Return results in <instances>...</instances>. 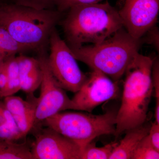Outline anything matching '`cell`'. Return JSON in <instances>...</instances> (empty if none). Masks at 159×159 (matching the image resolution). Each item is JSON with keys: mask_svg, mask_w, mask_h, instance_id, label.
I'll list each match as a JSON object with an SVG mask.
<instances>
[{"mask_svg": "<svg viewBox=\"0 0 159 159\" xmlns=\"http://www.w3.org/2000/svg\"><path fill=\"white\" fill-rule=\"evenodd\" d=\"M142 43V39L132 37L123 27L99 44L70 48L77 60L118 82Z\"/></svg>", "mask_w": 159, "mask_h": 159, "instance_id": "4", "label": "cell"}, {"mask_svg": "<svg viewBox=\"0 0 159 159\" xmlns=\"http://www.w3.org/2000/svg\"><path fill=\"white\" fill-rule=\"evenodd\" d=\"M152 63L151 57L138 53L125 71L122 102L116 118V137L146 121L153 90Z\"/></svg>", "mask_w": 159, "mask_h": 159, "instance_id": "1", "label": "cell"}, {"mask_svg": "<svg viewBox=\"0 0 159 159\" xmlns=\"http://www.w3.org/2000/svg\"><path fill=\"white\" fill-rule=\"evenodd\" d=\"M68 11L62 27L70 48L99 44L123 27L118 10L107 2L76 5Z\"/></svg>", "mask_w": 159, "mask_h": 159, "instance_id": "2", "label": "cell"}, {"mask_svg": "<svg viewBox=\"0 0 159 159\" xmlns=\"http://www.w3.org/2000/svg\"><path fill=\"white\" fill-rule=\"evenodd\" d=\"M29 51L20 44L2 26L0 25V57L6 60Z\"/></svg>", "mask_w": 159, "mask_h": 159, "instance_id": "15", "label": "cell"}, {"mask_svg": "<svg viewBox=\"0 0 159 159\" xmlns=\"http://www.w3.org/2000/svg\"><path fill=\"white\" fill-rule=\"evenodd\" d=\"M5 60L2 58L0 57V71H1V69H2V66L3 63L4 62Z\"/></svg>", "mask_w": 159, "mask_h": 159, "instance_id": "26", "label": "cell"}, {"mask_svg": "<svg viewBox=\"0 0 159 159\" xmlns=\"http://www.w3.org/2000/svg\"><path fill=\"white\" fill-rule=\"evenodd\" d=\"M18 64L20 90L32 94L40 86L42 73L38 58L20 54Z\"/></svg>", "mask_w": 159, "mask_h": 159, "instance_id": "11", "label": "cell"}, {"mask_svg": "<svg viewBox=\"0 0 159 159\" xmlns=\"http://www.w3.org/2000/svg\"><path fill=\"white\" fill-rule=\"evenodd\" d=\"M117 112L95 115L75 112H60L44 120L47 127L74 140L84 148L97 137L114 134Z\"/></svg>", "mask_w": 159, "mask_h": 159, "instance_id": "5", "label": "cell"}, {"mask_svg": "<svg viewBox=\"0 0 159 159\" xmlns=\"http://www.w3.org/2000/svg\"><path fill=\"white\" fill-rule=\"evenodd\" d=\"M48 43V61L51 73L64 89L75 93L85 82L88 75L80 70L70 47L61 39L56 28L51 32Z\"/></svg>", "mask_w": 159, "mask_h": 159, "instance_id": "6", "label": "cell"}, {"mask_svg": "<svg viewBox=\"0 0 159 159\" xmlns=\"http://www.w3.org/2000/svg\"><path fill=\"white\" fill-rule=\"evenodd\" d=\"M152 79V86L155 91V96L156 99V105L155 110L154 116L155 122L159 124V64L157 58L153 60Z\"/></svg>", "mask_w": 159, "mask_h": 159, "instance_id": "20", "label": "cell"}, {"mask_svg": "<svg viewBox=\"0 0 159 159\" xmlns=\"http://www.w3.org/2000/svg\"><path fill=\"white\" fill-rule=\"evenodd\" d=\"M62 12L39 9L14 3L0 5V25L29 50H44Z\"/></svg>", "mask_w": 159, "mask_h": 159, "instance_id": "3", "label": "cell"}, {"mask_svg": "<svg viewBox=\"0 0 159 159\" xmlns=\"http://www.w3.org/2000/svg\"><path fill=\"white\" fill-rule=\"evenodd\" d=\"M18 5L29 6L39 9H55L56 0H12Z\"/></svg>", "mask_w": 159, "mask_h": 159, "instance_id": "21", "label": "cell"}, {"mask_svg": "<svg viewBox=\"0 0 159 159\" xmlns=\"http://www.w3.org/2000/svg\"><path fill=\"white\" fill-rule=\"evenodd\" d=\"M83 149L79 143L49 127L36 136L31 148L33 159H80Z\"/></svg>", "mask_w": 159, "mask_h": 159, "instance_id": "10", "label": "cell"}, {"mask_svg": "<svg viewBox=\"0 0 159 159\" xmlns=\"http://www.w3.org/2000/svg\"><path fill=\"white\" fill-rule=\"evenodd\" d=\"M35 109H32L22 116H12L23 137L29 133L34 125Z\"/></svg>", "mask_w": 159, "mask_h": 159, "instance_id": "19", "label": "cell"}, {"mask_svg": "<svg viewBox=\"0 0 159 159\" xmlns=\"http://www.w3.org/2000/svg\"><path fill=\"white\" fill-rule=\"evenodd\" d=\"M44 50L40 52L38 59L42 73L41 92L37 99L35 109V122H42L55 114L67 110H74L75 107L64 89L54 78L49 68L48 56Z\"/></svg>", "mask_w": 159, "mask_h": 159, "instance_id": "7", "label": "cell"}, {"mask_svg": "<svg viewBox=\"0 0 159 159\" xmlns=\"http://www.w3.org/2000/svg\"><path fill=\"white\" fill-rule=\"evenodd\" d=\"M0 159H33V157L31 148L26 143L0 140Z\"/></svg>", "mask_w": 159, "mask_h": 159, "instance_id": "14", "label": "cell"}, {"mask_svg": "<svg viewBox=\"0 0 159 159\" xmlns=\"http://www.w3.org/2000/svg\"><path fill=\"white\" fill-rule=\"evenodd\" d=\"M132 159H158L159 151L152 143L148 135L139 143L131 157Z\"/></svg>", "mask_w": 159, "mask_h": 159, "instance_id": "18", "label": "cell"}, {"mask_svg": "<svg viewBox=\"0 0 159 159\" xmlns=\"http://www.w3.org/2000/svg\"><path fill=\"white\" fill-rule=\"evenodd\" d=\"M150 126L144 125L126 131L125 136L119 142L109 159H130L140 142L148 134Z\"/></svg>", "mask_w": 159, "mask_h": 159, "instance_id": "12", "label": "cell"}, {"mask_svg": "<svg viewBox=\"0 0 159 159\" xmlns=\"http://www.w3.org/2000/svg\"><path fill=\"white\" fill-rule=\"evenodd\" d=\"M4 62V61L0 71V93L5 88L8 80V75Z\"/></svg>", "mask_w": 159, "mask_h": 159, "instance_id": "25", "label": "cell"}, {"mask_svg": "<svg viewBox=\"0 0 159 159\" xmlns=\"http://www.w3.org/2000/svg\"><path fill=\"white\" fill-rule=\"evenodd\" d=\"M146 33H147V37L146 38L147 42L153 45L158 51L159 33L158 28L154 26Z\"/></svg>", "mask_w": 159, "mask_h": 159, "instance_id": "24", "label": "cell"}, {"mask_svg": "<svg viewBox=\"0 0 159 159\" xmlns=\"http://www.w3.org/2000/svg\"><path fill=\"white\" fill-rule=\"evenodd\" d=\"M4 63L8 80L5 88L0 93L1 98L12 96L20 90L19 71L16 56H12L5 60Z\"/></svg>", "mask_w": 159, "mask_h": 159, "instance_id": "13", "label": "cell"}, {"mask_svg": "<svg viewBox=\"0 0 159 159\" xmlns=\"http://www.w3.org/2000/svg\"><path fill=\"white\" fill-rule=\"evenodd\" d=\"M4 98V105L13 116H22L36 108L37 99L25 101L20 97L13 95Z\"/></svg>", "mask_w": 159, "mask_h": 159, "instance_id": "16", "label": "cell"}, {"mask_svg": "<svg viewBox=\"0 0 159 159\" xmlns=\"http://www.w3.org/2000/svg\"><path fill=\"white\" fill-rule=\"evenodd\" d=\"M119 142H112L101 147L89 143L83 149L80 159H109Z\"/></svg>", "mask_w": 159, "mask_h": 159, "instance_id": "17", "label": "cell"}, {"mask_svg": "<svg viewBox=\"0 0 159 159\" xmlns=\"http://www.w3.org/2000/svg\"><path fill=\"white\" fill-rule=\"evenodd\" d=\"M159 11V0H125L118 10L123 27L136 39L155 26Z\"/></svg>", "mask_w": 159, "mask_h": 159, "instance_id": "9", "label": "cell"}, {"mask_svg": "<svg viewBox=\"0 0 159 159\" xmlns=\"http://www.w3.org/2000/svg\"><path fill=\"white\" fill-rule=\"evenodd\" d=\"M101 1L102 0H56L55 9L62 13L76 5L94 4Z\"/></svg>", "mask_w": 159, "mask_h": 159, "instance_id": "22", "label": "cell"}, {"mask_svg": "<svg viewBox=\"0 0 159 159\" xmlns=\"http://www.w3.org/2000/svg\"><path fill=\"white\" fill-rule=\"evenodd\" d=\"M118 82L100 71L93 70L71 99L75 110L91 112L103 102L116 98L119 91Z\"/></svg>", "mask_w": 159, "mask_h": 159, "instance_id": "8", "label": "cell"}, {"mask_svg": "<svg viewBox=\"0 0 159 159\" xmlns=\"http://www.w3.org/2000/svg\"><path fill=\"white\" fill-rule=\"evenodd\" d=\"M151 143L159 151V124L154 122L150 127L148 134Z\"/></svg>", "mask_w": 159, "mask_h": 159, "instance_id": "23", "label": "cell"}]
</instances>
